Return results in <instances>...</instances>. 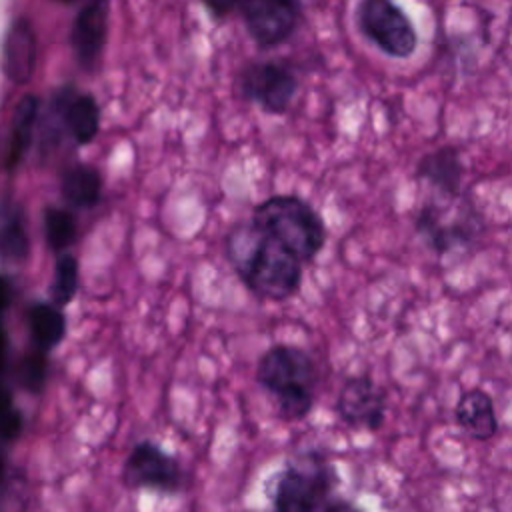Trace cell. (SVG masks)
<instances>
[{
    "label": "cell",
    "instance_id": "6da1fadb",
    "mask_svg": "<svg viewBox=\"0 0 512 512\" xmlns=\"http://www.w3.org/2000/svg\"><path fill=\"white\" fill-rule=\"evenodd\" d=\"M228 258L244 286L262 300L284 302L302 284V260L252 220L228 234Z\"/></svg>",
    "mask_w": 512,
    "mask_h": 512
},
{
    "label": "cell",
    "instance_id": "7a4b0ae2",
    "mask_svg": "<svg viewBox=\"0 0 512 512\" xmlns=\"http://www.w3.org/2000/svg\"><path fill=\"white\" fill-rule=\"evenodd\" d=\"M340 474L324 452L310 450L294 456L268 482L272 508L280 512H334L354 508L336 496Z\"/></svg>",
    "mask_w": 512,
    "mask_h": 512
},
{
    "label": "cell",
    "instance_id": "3957f363",
    "mask_svg": "<svg viewBox=\"0 0 512 512\" xmlns=\"http://www.w3.org/2000/svg\"><path fill=\"white\" fill-rule=\"evenodd\" d=\"M256 380L276 400L282 420L294 422L310 414L318 370L306 350L292 344L268 348L258 360Z\"/></svg>",
    "mask_w": 512,
    "mask_h": 512
},
{
    "label": "cell",
    "instance_id": "277c9868",
    "mask_svg": "<svg viewBox=\"0 0 512 512\" xmlns=\"http://www.w3.org/2000/svg\"><path fill=\"white\" fill-rule=\"evenodd\" d=\"M250 220L266 234L294 252L302 264L312 262L326 244V224L306 200L294 194H278L262 200Z\"/></svg>",
    "mask_w": 512,
    "mask_h": 512
},
{
    "label": "cell",
    "instance_id": "5b68a950",
    "mask_svg": "<svg viewBox=\"0 0 512 512\" xmlns=\"http://www.w3.org/2000/svg\"><path fill=\"white\" fill-rule=\"evenodd\" d=\"M356 20L362 34L392 58H408L418 46L410 18L392 0H360Z\"/></svg>",
    "mask_w": 512,
    "mask_h": 512
},
{
    "label": "cell",
    "instance_id": "8992f818",
    "mask_svg": "<svg viewBox=\"0 0 512 512\" xmlns=\"http://www.w3.org/2000/svg\"><path fill=\"white\" fill-rule=\"evenodd\" d=\"M298 90V78L290 66L276 60L252 62L240 74V92L268 114H284Z\"/></svg>",
    "mask_w": 512,
    "mask_h": 512
},
{
    "label": "cell",
    "instance_id": "52a82bcc",
    "mask_svg": "<svg viewBox=\"0 0 512 512\" xmlns=\"http://www.w3.org/2000/svg\"><path fill=\"white\" fill-rule=\"evenodd\" d=\"M246 30L260 48H274L292 38L300 24L298 0H242Z\"/></svg>",
    "mask_w": 512,
    "mask_h": 512
},
{
    "label": "cell",
    "instance_id": "ba28073f",
    "mask_svg": "<svg viewBox=\"0 0 512 512\" xmlns=\"http://www.w3.org/2000/svg\"><path fill=\"white\" fill-rule=\"evenodd\" d=\"M336 410L346 426L376 432L386 418V390L370 376H350L338 392Z\"/></svg>",
    "mask_w": 512,
    "mask_h": 512
},
{
    "label": "cell",
    "instance_id": "9c48e42d",
    "mask_svg": "<svg viewBox=\"0 0 512 512\" xmlns=\"http://www.w3.org/2000/svg\"><path fill=\"white\" fill-rule=\"evenodd\" d=\"M478 224L480 220H474V212L470 208H466L464 214L446 220L444 212L436 204H426L416 218L418 234L440 256L462 244H470Z\"/></svg>",
    "mask_w": 512,
    "mask_h": 512
},
{
    "label": "cell",
    "instance_id": "30bf717a",
    "mask_svg": "<svg viewBox=\"0 0 512 512\" xmlns=\"http://www.w3.org/2000/svg\"><path fill=\"white\" fill-rule=\"evenodd\" d=\"M126 478L130 484L150 486L160 490H176L182 484V470L174 458L158 446L138 444L126 462Z\"/></svg>",
    "mask_w": 512,
    "mask_h": 512
},
{
    "label": "cell",
    "instance_id": "8fae6325",
    "mask_svg": "<svg viewBox=\"0 0 512 512\" xmlns=\"http://www.w3.org/2000/svg\"><path fill=\"white\" fill-rule=\"evenodd\" d=\"M108 30V0H90L74 20L72 48L84 68H92L104 48Z\"/></svg>",
    "mask_w": 512,
    "mask_h": 512
},
{
    "label": "cell",
    "instance_id": "7c38bea8",
    "mask_svg": "<svg viewBox=\"0 0 512 512\" xmlns=\"http://www.w3.org/2000/svg\"><path fill=\"white\" fill-rule=\"evenodd\" d=\"M36 68V34L26 18L12 22L2 44V72L14 84H26Z\"/></svg>",
    "mask_w": 512,
    "mask_h": 512
},
{
    "label": "cell",
    "instance_id": "4fadbf2b",
    "mask_svg": "<svg viewBox=\"0 0 512 512\" xmlns=\"http://www.w3.org/2000/svg\"><path fill=\"white\" fill-rule=\"evenodd\" d=\"M462 174L464 166L456 146H440L422 156L416 166V176L446 198H456L460 194Z\"/></svg>",
    "mask_w": 512,
    "mask_h": 512
},
{
    "label": "cell",
    "instance_id": "5bb4252c",
    "mask_svg": "<svg viewBox=\"0 0 512 512\" xmlns=\"http://www.w3.org/2000/svg\"><path fill=\"white\" fill-rule=\"evenodd\" d=\"M456 424L474 440H488L498 432V418L490 394L480 388L466 390L454 408Z\"/></svg>",
    "mask_w": 512,
    "mask_h": 512
},
{
    "label": "cell",
    "instance_id": "9a60e30c",
    "mask_svg": "<svg viewBox=\"0 0 512 512\" xmlns=\"http://www.w3.org/2000/svg\"><path fill=\"white\" fill-rule=\"evenodd\" d=\"M38 114V98L28 94L24 96L14 112V126H12V136H10V146H8V154H6V168L12 170L14 166H18V162L22 160L24 152L30 146V138H32V128H34V120Z\"/></svg>",
    "mask_w": 512,
    "mask_h": 512
},
{
    "label": "cell",
    "instance_id": "2e32d148",
    "mask_svg": "<svg viewBox=\"0 0 512 512\" xmlns=\"http://www.w3.org/2000/svg\"><path fill=\"white\" fill-rule=\"evenodd\" d=\"M62 190L70 204L80 208H90L100 198L102 178L90 166H74L64 174Z\"/></svg>",
    "mask_w": 512,
    "mask_h": 512
},
{
    "label": "cell",
    "instance_id": "e0dca14e",
    "mask_svg": "<svg viewBox=\"0 0 512 512\" xmlns=\"http://www.w3.org/2000/svg\"><path fill=\"white\" fill-rule=\"evenodd\" d=\"M28 318H30L32 336L42 350H50L64 338L66 322L62 312L56 306L38 302L30 308Z\"/></svg>",
    "mask_w": 512,
    "mask_h": 512
},
{
    "label": "cell",
    "instance_id": "ac0fdd59",
    "mask_svg": "<svg viewBox=\"0 0 512 512\" xmlns=\"http://www.w3.org/2000/svg\"><path fill=\"white\" fill-rule=\"evenodd\" d=\"M66 124L78 144H88L96 136L100 126V112L94 98H74L66 108Z\"/></svg>",
    "mask_w": 512,
    "mask_h": 512
},
{
    "label": "cell",
    "instance_id": "d6986e66",
    "mask_svg": "<svg viewBox=\"0 0 512 512\" xmlns=\"http://www.w3.org/2000/svg\"><path fill=\"white\" fill-rule=\"evenodd\" d=\"M46 224V238L52 250L66 248L76 236V222L74 216L60 208H48L44 214Z\"/></svg>",
    "mask_w": 512,
    "mask_h": 512
},
{
    "label": "cell",
    "instance_id": "ffe728a7",
    "mask_svg": "<svg viewBox=\"0 0 512 512\" xmlns=\"http://www.w3.org/2000/svg\"><path fill=\"white\" fill-rule=\"evenodd\" d=\"M78 288V264L72 256H60L56 262L52 298L58 306L68 304Z\"/></svg>",
    "mask_w": 512,
    "mask_h": 512
},
{
    "label": "cell",
    "instance_id": "44dd1931",
    "mask_svg": "<svg viewBox=\"0 0 512 512\" xmlns=\"http://www.w3.org/2000/svg\"><path fill=\"white\" fill-rule=\"evenodd\" d=\"M0 250L8 258H24L28 252L26 232L20 220H10L8 226L0 234Z\"/></svg>",
    "mask_w": 512,
    "mask_h": 512
},
{
    "label": "cell",
    "instance_id": "7402d4cb",
    "mask_svg": "<svg viewBox=\"0 0 512 512\" xmlns=\"http://www.w3.org/2000/svg\"><path fill=\"white\" fill-rule=\"evenodd\" d=\"M20 380L28 390H40L46 380V358L42 354H30L20 366Z\"/></svg>",
    "mask_w": 512,
    "mask_h": 512
},
{
    "label": "cell",
    "instance_id": "603a6c76",
    "mask_svg": "<svg viewBox=\"0 0 512 512\" xmlns=\"http://www.w3.org/2000/svg\"><path fill=\"white\" fill-rule=\"evenodd\" d=\"M22 428V416L16 408H10L0 414V438L12 440L20 434Z\"/></svg>",
    "mask_w": 512,
    "mask_h": 512
},
{
    "label": "cell",
    "instance_id": "cb8c5ba5",
    "mask_svg": "<svg viewBox=\"0 0 512 512\" xmlns=\"http://www.w3.org/2000/svg\"><path fill=\"white\" fill-rule=\"evenodd\" d=\"M202 2L210 10V14L216 18H226L242 4V0H202Z\"/></svg>",
    "mask_w": 512,
    "mask_h": 512
},
{
    "label": "cell",
    "instance_id": "d4e9b609",
    "mask_svg": "<svg viewBox=\"0 0 512 512\" xmlns=\"http://www.w3.org/2000/svg\"><path fill=\"white\" fill-rule=\"evenodd\" d=\"M10 300H12V284L4 274H0V312L8 308Z\"/></svg>",
    "mask_w": 512,
    "mask_h": 512
},
{
    "label": "cell",
    "instance_id": "484cf974",
    "mask_svg": "<svg viewBox=\"0 0 512 512\" xmlns=\"http://www.w3.org/2000/svg\"><path fill=\"white\" fill-rule=\"evenodd\" d=\"M10 408H12V394L4 384H0V414Z\"/></svg>",
    "mask_w": 512,
    "mask_h": 512
},
{
    "label": "cell",
    "instance_id": "4316f807",
    "mask_svg": "<svg viewBox=\"0 0 512 512\" xmlns=\"http://www.w3.org/2000/svg\"><path fill=\"white\" fill-rule=\"evenodd\" d=\"M6 350H8V336H6V328L0 322V366L6 360Z\"/></svg>",
    "mask_w": 512,
    "mask_h": 512
},
{
    "label": "cell",
    "instance_id": "83f0119b",
    "mask_svg": "<svg viewBox=\"0 0 512 512\" xmlns=\"http://www.w3.org/2000/svg\"><path fill=\"white\" fill-rule=\"evenodd\" d=\"M0 474H2V460H0Z\"/></svg>",
    "mask_w": 512,
    "mask_h": 512
},
{
    "label": "cell",
    "instance_id": "f1b7e54d",
    "mask_svg": "<svg viewBox=\"0 0 512 512\" xmlns=\"http://www.w3.org/2000/svg\"><path fill=\"white\" fill-rule=\"evenodd\" d=\"M64 2H70V0H64Z\"/></svg>",
    "mask_w": 512,
    "mask_h": 512
}]
</instances>
